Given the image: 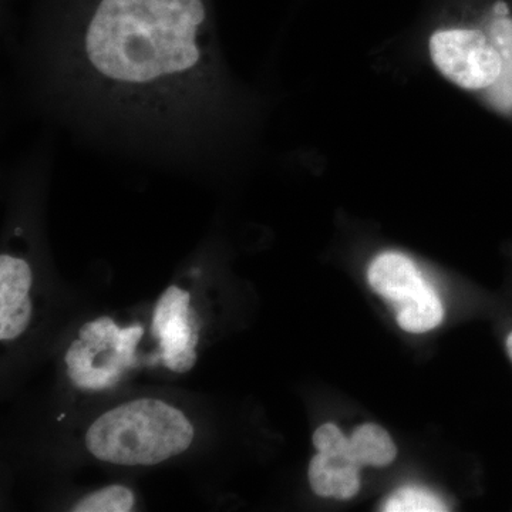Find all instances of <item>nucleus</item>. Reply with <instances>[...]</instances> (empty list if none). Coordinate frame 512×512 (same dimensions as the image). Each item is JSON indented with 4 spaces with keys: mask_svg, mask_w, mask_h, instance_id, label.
<instances>
[{
    "mask_svg": "<svg viewBox=\"0 0 512 512\" xmlns=\"http://www.w3.org/2000/svg\"><path fill=\"white\" fill-rule=\"evenodd\" d=\"M429 52L440 73L468 92L485 96L503 74V57L483 28L437 30Z\"/></svg>",
    "mask_w": 512,
    "mask_h": 512,
    "instance_id": "nucleus-4",
    "label": "nucleus"
},
{
    "mask_svg": "<svg viewBox=\"0 0 512 512\" xmlns=\"http://www.w3.org/2000/svg\"><path fill=\"white\" fill-rule=\"evenodd\" d=\"M350 458L357 467H384L393 463L397 448L392 437L377 424H363L349 439Z\"/></svg>",
    "mask_w": 512,
    "mask_h": 512,
    "instance_id": "nucleus-9",
    "label": "nucleus"
},
{
    "mask_svg": "<svg viewBox=\"0 0 512 512\" xmlns=\"http://www.w3.org/2000/svg\"><path fill=\"white\" fill-rule=\"evenodd\" d=\"M134 494L124 485H110L87 495L74 504V512H128L133 510Z\"/></svg>",
    "mask_w": 512,
    "mask_h": 512,
    "instance_id": "nucleus-10",
    "label": "nucleus"
},
{
    "mask_svg": "<svg viewBox=\"0 0 512 512\" xmlns=\"http://www.w3.org/2000/svg\"><path fill=\"white\" fill-rule=\"evenodd\" d=\"M141 336V326L120 329L110 318H100L86 323L80 330V339L73 342L66 353L70 379L82 389H110L117 380L103 369V359H97V355L107 350L119 349L131 360H136L134 355Z\"/></svg>",
    "mask_w": 512,
    "mask_h": 512,
    "instance_id": "nucleus-5",
    "label": "nucleus"
},
{
    "mask_svg": "<svg viewBox=\"0 0 512 512\" xmlns=\"http://www.w3.org/2000/svg\"><path fill=\"white\" fill-rule=\"evenodd\" d=\"M386 512H443L446 504L430 491L419 487H403L390 495L384 504Z\"/></svg>",
    "mask_w": 512,
    "mask_h": 512,
    "instance_id": "nucleus-11",
    "label": "nucleus"
},
{
    "mask_svg": "<svg viewBox=\"0 0 512 512\" xmlns=\"http://www.w3.org/2000/svg\"><path fill=\"white\" fill-rule=\"evenodd\" d=\"M359 471L349 450L318 451L309 464V483L320 497L349 500L359 493Z\"/></svg>",
    "mask_w": 512,
    "mask_h": 512,
    "instance_id": "nucleus-8",
    "label": "nucleus"
},
{
    "mask_svg": "<svg viewBox=\"0 0 512 512\" xmlns=\"http://www.w3.org/2000/svg\"><path fill=\"white\" fill-rule=\"evenodd\" d=\"M367 279L373 291L392 303L400 328L424 333L437 328L444 309L439 295L424 281L416 264L399 252H384L370 264Z\"/></svg>",
    "mask_w": 512,
    "mask_h": 512,
    "instance_id": "nucleus-3",
    "label": "nucleus"
},
{
    "mask_svg": "<svg viewBox=\"0 0 512 512\" xmlns=\"http://www.w3.org/2000/svg\"><path fill=\"white\" fill-rule=\"evenodd\" d=\"M153 333L168 369L184 373L195 365L198 336L191 322L190 293L178 286L163 293L154 309Z\"/></svg>",
    "mask_w": 512,
    "mask_h": 512,
    "instance_id": "nucleus-6",
    "label": "nucleus"
},
{
    "mask_svg": "<svg viewBox=\"0 0 512 512\" xmlns=\"http://www.w3.org/2000/svg\"><path fill=\"white\" fill-rule=\"evenodd\" d=\"M46 50L76 113L165 148L224 141L228 82L207 0H87Z\"/></svg>",
    "mask_w": 512,
    "mask_h": 512,
    "instance_id": "nucleus-1",
    "label": "nucleus"
},
{
    "mask_svg": "<svg viewBox=\"0 0 512 512\" xmlns=\"http://www.w3.org/2000/svg\"><path fill=\"white\" fill-rule=\"evenodd\" d=\"M505 346H507V353L510 356L512 362V332L508 335L507 342H505Z\"/></svg>",
    "mask_w": 512,
    "mask_h": 512,
    "instance_id": "nucleus-12",
    "label": "nucleus"
},
{
    "mask_svg": "<svg viewBox=\"0 0 512 512\" xmlns=\"http://www.w3.org/2000/svg\"><path fill=\"white\" fill-rule=\"evenodd\" d=\"M194 439L190 421L170 404L141 399L110 410L87 431L94 457L119 466H154L184 453Z\"/></svg>",
    "mask_w": 512,
    "mask_h": 512,
    "instance_id": "nucleus-2",
    "label": "nucleus"
},
{
    "mask_svg": "<svg viewBox=\"0 0 512 512\" xmlns=\"http://www.w3.org/2000/svg\"><path fill=\"white\" fill-rule=\"evenodd\" d=\"M32 268L25 259L0 256V339L13 340L28 329L32 316L29 291Z\"/></svg>",
    "mask_w": 512,
    "mask_h": 512,
    "instance_id": "nucleus-7",
    "label": "nucleus"
}]
</instances>
